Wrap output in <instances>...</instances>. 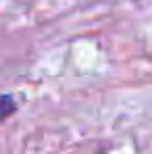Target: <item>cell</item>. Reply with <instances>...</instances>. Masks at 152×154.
I'll return each mask as SVG.
<instances>
[{
    "label": "cell",
    "instance_id": "obj_1",
    "mask_svg": "<svg viewBox=\"0 0 152 154\" xmlns=\"http://www.w3.org/2000/svg\"><path fill=\"white\" fill-rule=\"evenodd\" d=\"M15 108H17V104H15V98L13 96H8V94L0 96V121L6 119L8 115H13Z\"/></svg>",
    "mask_w": 152,
    "mask_h": 154
}]
</instances>
